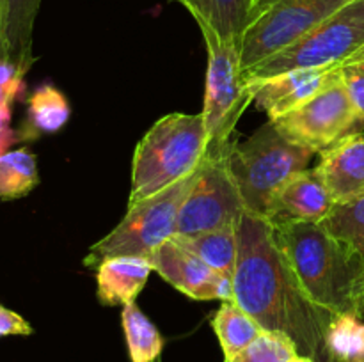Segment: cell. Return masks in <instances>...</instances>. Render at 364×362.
Here are the masks:
<instances>
[{
    "mask_svg": "<svg viewBox=\"0 0 364 362\" xmlns=\"http://www.w3.org/2000/svg\"><path fill=\"white\" fill-rule=\"evenodd\" d=\"M315 153L288 141L272 121L259 126L247 141L231 144L230 160L245 213L265 219L269 206L284 183L308 169Z\"/></svg>",
    "mask_w": 364,
    "mask_h": 362,
    "instance_id": "cell-4",
    "label": "cell"
},
{
    "mask_svg": "<svg viewBox=\"0 0 364 362\" xmlns=\"http://www.w3.org/2000/svg\"><path fill=\"white\" fill-rule=\"evenodd\" d=\"M231 144L220 153L206 155L201 176L180 209L174 236L240 226L245 204L231 170Z\"/></svg>",
    "mask_w": 364,
    "mask_h": 362,
    "instance_id": "cell-10",
    "label": "cell"
},
{
    "mask_svg": "<svg viewBox=\"0 0 364 362\" xmlns=\"http://www.w3.org/2000/svg\"><path fill=\"white\" fill-rule=\"evenodd\" d=\"M32 332H34V329L23 316L0 304V337L31 336Z\"/></svg>",
    "mask_w": 364,
    "mask_h": 362,
    "instance_id": "cell-27",
    "label": "cell"
},
{
    "mask_svg": "<svg viewBox=\"0 0 364 362\" xmlns=\"http://www.w3.org/2000/svg\"><path fill=\"white\" fill-rule=\"evenodd\" d=\"M41 0H6L4 9V57L23 75L34 64L32 34Z\"/></svg>",
    "mask_w": 364,
    "mask_h": 362,
    "instance_id": "cell-17",
    "label": "cell"
},
{
    "mask_svg": "<svg viewBox=\"0 0 364 362\" xmlns=\"http://www.w3.org/2000/svg\"><path fill=\"white\" fill-rule=\"evenodd\" d=\"M4 9H6V0H0V59L4 57Z\"/></svg>",
    "mask_w": 364,
    "mask_h": 362,
    "instance_id": "cell-29",
    "label": "cell"
},
{
    "mask_svg": "<svg viewBox=\"0 0 364 362\" xmlns=\"http://www.w3.org/2000/svg\"><path fill=\"white\" fill-rule=\"evenodd\" d=\"M331 362H354L364 351V323L355 314H338L327 330Z\"/></svg>",
    "mask_w": 364,
    "mask_h": 362,
    "instance_id": "cell-24",
    "label": "cell"
},
{
    "mask_svg": "<svg viewBox=\"0 0 364 362\" xmlns=\"http://www.w3.org/2000/svg\"><path fill=\"white\" fill-rule=\"evenodd\" d=\"M233 300L269 332L290 337L299 355L331 362L327 330L334 316L313 304L288 265L274 226L245 213L238 227Z\"/></svg>",
    "mask_w": 364,
    "mask_h": 362,
    "instance_id": "cell-1",
    "label": "cell"
},
{
    "mask_svg": "<svg viewBox=\"0 0 364 362\" xmlns=\"http://www.w3.org/2000/svg\"><path fill=\"white\" fill-rule=\"evenodd\" d=\"M295 144L320 155L341 138L363 131L364 121L336 71L315 96L272 121Z\"/></svg>",
    "mask_w": 364,
    "mask_h": 362,
    "instance_id": "cell-8",
    "label": "cell"
},
{
    "mask_svg": "<svg viewBox=\"0 0 364 362\" xmlns=\"http://www.w3.org/2000/svg\"><path fill=\"white\" fill-rule=\"evenodd\" d=\"M206 151L208 137L201 112L164 116L135 148L128 206L194 172L206 158Z\"/></svg>",
    "mask_w": 364,
    "mask_h": 362,
    "instance_id": "cell-3",
    "label": "cell"
},
{
    "mask_svg": "<svg viewBox=\"0 0 364 362\" xmlns=\"http://www.w3.org/2000/svg\"><path fill=\"white\" fill-rule=\"evenodd\" d=\"M212 327L217 334L224 361L233 358L265 330L249 312H245L235 300H224L212 319Z\"/></svg>",
    "mask_w": 364,
    "mask_h": 362,
    "instance_id": "cell-20",
    "label": "cell"
},
{
    "mask_svg": "<svg viewBox=\"0 0 364 362\" xmlns=\"http://www.w3.org/2000/svg\"><path fill=\"white\" fill-rule=\"evenodd\" d=\"M333 67H301L269 78H247L252 102L267 112L269 121L291 112L315 96L336 75Z\"/></svg>",
    "mask_w": 364,
    "mask_h": 362,
    "instance_id": "cell-12",
    "label": "cell"
},
{
    "mask_svg": "<svg viewBox=\"0 0 364 362\" xmlns=\"http://www.w3.org/2000/svg\"><path fill=\"white\" fill-rule=\"evenodd\" d=\"M203 163L183 180L128 206L121 222L89 248L85 265L98 266L114 256L149 259L164 241L176 234L180 209L201 176Z\"/></svg>",
    "mask_w": 364,
    "mask_h": 362,
    "instance_id": "cell-5",
    "label": "cell"
},
{
    "mask_svg": "<svg viewBox=\"0 0 364 362\" xmlns=\"http://www.w3.org/2000/svg\"><path fill=\"white\" fill-rule=\"evenodd\" d=\"M336 202L364 192V131L341 138L323 153L315 167Z\"/></svg>",
    "mask_w": 364,
    "mask_h": 362,
    "instance_id": "cell-14",
    "label": "cell"
},
{
    "mask_svg": "<svg viewBox=\"0 0 364 362\" xmlns=\"http://www.w3.org/2000/svg\"><path fill=\"white\" fill-rule=\"evenodd\" d=\"M155 362H162V361H160V358H156V361Z\"/></svg>",
    "mask_w": 364,
    "mask_h": 362,
    "instance_id": "cell-33",
    "label": "cell"
},
{
    "mask_svg": "<svg viewBox=\"0 0 364 362\" xmlns=\"http://www.w3.org/2000/svg\"><path fill=\"white\" fill-rule=\"evenodd\" d=\"M121 325L132 362H155L160 358L164 348L162 334L135 302L123 305Z\"/></svg>",
    "mask_w": 364,
    "mask_h": 362,
    "instance_id": "cell-21",
    "label": "cell"
},
{
    "mask_svg": "<svg viewBox=\"0 0 364 362\" xmlns=\"http://www.w3.org/2000/svg\"><path fill=\"white\" fill-rule=\"evenodd\" d=\"M279 247L313 304L329 314L361 316L364 254L318 222L272 224Z\"/></svg>",
    "mask_w": 364,
    "mask_h": 362,
    "instance_id": "cell-2",
    "label": "cell"
},
{
    "mask_svg": "<svg viewBox=\"0 0 364 362\" xmlns=\"http://www.w3.org/2000/svg\"><path fill=\"white\" fill-rule=\"evenodd\" d=\"M340 77L364 121V46L338 66Z\"/></svg>",
    "mask_w": 364,
    "mask_h": 362,
    "instance_id": "cell-26",
    "label": "cell"
},
{
    "mask_svg": "<svg viewBox=\"0 0 364 362\" xmlns=\"http://www.w3.org/2000/svg\"><path fill=\"white\" fill-rule=\"evenodd\" d=\"M287 362H315V361L309 357H306V355H295V357H291L290 361H287Z\"/></svg>",
    "mask_w": 364,
    "mask_h": 362,
    "instance_id": "cell-30",
    "label": "cell"
},
{
    "mask_svg": "<svg viewBox=\"0 0 364 362\" xmlns=\"http://www.w3.org/2000/svg\"><path fill=\"white\" fill-rule=\"evenodd\" d=\"M295 355H299V351L290 337L265 330L240 353L224 362H287Z\"/></svg>",
    "mask_w": 364,
    "mask_h": 362,
    "instance_id": "cell-25",
    "label": "cell"
},
{
    "mask_svg": "<svg viewBox=\"0 0 364 362\" xmlns=\"http://www.w3.org/2000/svg\"><path fill=\"white\" fill-rule=\"evenodd\" d=\"M206 46V85L203 119L208 151L215 155L231 144V133L252 103V92L242 66L240 46L223 41L206 28H199Z\"/></svg>",
    "mask_w": 364,
    "mask_h": 362,
    "instance_id": "cell-6",
    "label": "cell"
},
{
    "mask_svg": "<svg viewBox=\"0 0 364 362\" xmlns=\"http://www.w3.org/2000/svg\"><path fill=\"white\" fill-rule=\"evenodd\" d=\"M71 106L63 91L52 84L36 87L27 98V117L18 130L20 141H32L41 133H55L70 121Z\"/></svg>",
    "mask_w": 364,
    "mask_h": 362,
    "instance_id": "cell-18",
    "label": "cell"
},
{
    "mask_svg": "<svg viewBox=\"0 0 364 362\" xmlns=\"http://www.w3.org/2000/svg\"><path fill=\"white\" fill-rule=\"evenodd\" d=\"M359 307H361V316H364V273H363V283H361V298H359Z\"/></svg>",
    "mask_w": 364,
    "mask_h": 362,
    "instance_id": "cell-31",
    "label": "cell"
},
{
    "mask_svg": "<svg viewBox=\"0 0 364 362\" xmlns=\"http://www.w3.org/2000/svg\"><path fill=\"white\" fill-rule=\"evenodd\" d=\"M364 46V0H354L263 62L245 70L247 78H269L301 67H333Z\"/></svg>",
    "mask_w": 364,
    "mask_h": 362,
    "instance_id": "cell-7",
    "label": "cell"
},
{
    "mask_svg": "<svg viewBox=\"0 0 364 362\" xmlns=\"http://www.w3.org/2000/svg\"><path fill=\"white\" fill-rule=\"evenodd\" d=\"M320 224L331 234L364 254V192L348 201L334 202L329 215Z\"/></svg>",
    "mask_w": 364,
    "mask_h": 362,
    "instance_id": "cell-23",
    "label": "cell"
},
{
    "mask_svg": "<svg viewBox=\"0 0 364 362\" xmlns=\"http://www.w3.org/2000/svg\"><path fill=\"white\" fill-rule=\"evenodd\" d=\"M191 13L199 28L240 46L242 35L267 0H173Z\"/></svg>",
    "mask_w": 364,
    "mask_h": 362,
    "instance_id": "cell-15",
    "label": "cell"
},
{
    "mask_svg": "<svg viewBox=\"0 0 364 362\" xmlns=\"http://www.w3.org/2000/svg\"><path fill=\"white\" fill-rule=\"evenodd\" d=\"M9 124H11V119L0 117V155H4V153L9 149L11 144H14L16 141H20V137H18V131H14Z\"/></svg>",
    "mask_w": 364,
    "mask_h": 362,
    "instance_id": "cell-28",
    "label": "cell"
},
{
    "mask_svg": "<svg viewBox=\"0 0 364 362\" xmlns=\"http://www.w3.org/2000/svg\"><path fill=\"white\" fill-rule=\"evenodd\" d=\"M39 183L38 160L27 148L0 155V199H20Z\"/></svg>",
    "mask_w": 364,
    "mask_h": 362,
    "instance_id": "cell-22",
    "label": "cell"
},
{
    "mask_svg": "<svg viewBox=\"0 0 364 362\" xmlns=\"http://www.w3.org/2000/svg\"><path fill=\"white\" fill-rule=\"evenodd\" d=\"M354 362H364V351H363V355H359V357L358 358H355V361Z\"/></svg>",
    "mask_w": 364,
    "mask_h": 362,
    "instance_id": "cell-32",
    "label": "cell"
},
{
    "mask_svg": "<svg viewBox=\"0 0 364 362\" xmlns=\"http://www.w3.org/2000/svg\"><path fill=\"white\" fill-rule=\"evenodd\" d=\"M334 199L327 190L315 167L301 170L281 187L272 199L265 219L270 224L283 222H322L334 206Z\"/></svg>",
    "mask_w": 364,
    "mask_h": 362,
    "instance_id": "cell-13",
    "label": "cell"
},
{
    "mask_svg": "<svg viewBox=\"0 0 364 362\" xmlns=\"http://www.w3.org/2000/svg\"><path fill=\"white\" fill-rule=\"evenodd\" d=\"M238 227H224V229L173 238L180 241L181 245H185L188 251L194 252L199 259H203L206 265L212 266L220 275L233 280L238 259V245H240Z\"/></svg>",
    "mask_w": 364,
    "mask_h": 362,
    "instance_id": "cell-19",
    "label": "cell"
},
{
    "mask_svg": "<svg viewBox=\"0 0 364 362\" xmlns=\"http://www.w3.org/2000/svg\"><path fill=\"white\" fill-rule=\"evenodd\" d=\"M164 280L194 300H233V280L220 275L180 241L169 238L148 259Z\"/></svg>",
    "mask_w": 364,
    "mask_h": 362,
    "instance_id": "cell-11",
    "label": "cell"
},
{
    "mask_svg": "<svg viewBox=\"0 0 364 362\" xmlns=\"http://www.w3.org/2000/svg\"><path fill=\"white\" fill-rule=\"evenodd\" d=\"M146 258L114 256L96 266V297L102 305H127L135 302L151 273Z\"/></svg>",
    "mask_w": 364,
    "mask_h": 362,
    "instance_id": "cell-16",
    "label": "cell"
},
{
    "mask_svg": "<svg viewBox=\"0 0 364 362\" xmlns=\"http://www.w3.org/2000/svg\"><path fill=\"white\" fill-rule=\"evenodd\" d=\"M354 0H267L240 41L244 71L290 46Z\"/></svg>",
    "mask_w": 364,
    "mask_h": 362,
    "instance_id": "cell-9",
    "label": "cell"
}]
</instances>
